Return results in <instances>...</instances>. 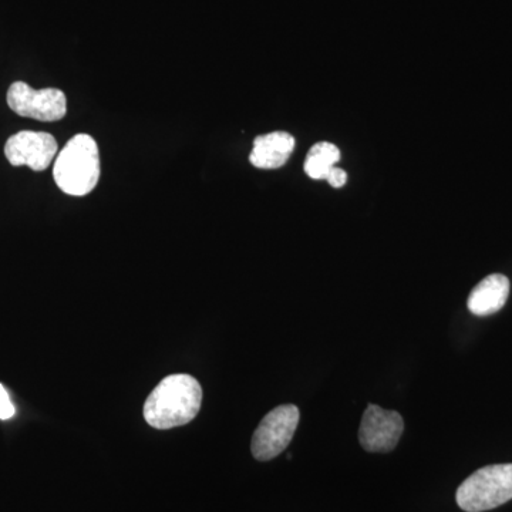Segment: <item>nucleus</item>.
Segmentation results:
<instances>
[{
    "mask_svg": "<svg viewBox=\"0 0 512 512\" xmlns=\"http://www.w3.org/2000/svg\"><path fill=\"white\" fill-rule=\"evenodd\" d=\"M458 507L466 512L494 510L512 500V464L480 468L458 487Z\"/></svg>",
    "mask_w": 512,
    "mask_h": 512,
    "instance_id": "3",
    "label": "nucleus"
},
{
    "mask_svg": "<svg viewBox=\"0 0 512 512\" xmlns=\"http://www.w3.org/2000/svg\"><path fill=\"white\" fill-rule=\"evenodd\" d=\"M8 104L19 116L46 123L62 120L67 113V99L62 90H35L25 82L9 87Z\"/></svg>",
    "mask_w": 512,
    "mask_h": 512,
    "instance_id": "5",
    "label": "nucleus"
},
{
    "mask_svg": "<svg viewBox=\"0 0 512 512\" xmlns=\"http://www.w3.org/2000/svg\"><path fill=\"white\" fill-rule=\"evenodd\" d=\"M326 181H328L333 188H342L343 185L346 184V181H348V174H346L342 168L332 167L329 170Z\"/></svg>",
    "mask_w": 512,
    "mask_h": 512,
    "instance_id": "12",
    "label": "nucleus"
},
{
    "mask_svg": "<svg viewBox=\"0 0 512 512\" xmlns=\"http://www.w3.org/2000/svg\"><path fill=\"white\" fill-rule=\"evenodd\" d=\"M404 431L402 414L367 404L360 424V446L369 453H390L399 444Z\"/></svg>",
    "mask_w": 512,
    "mask_h": 512,
    "instance_id": "6",
    "label": "nucleus"
},
{
    "mask_svg": "<svg viewBox=\"0 0 512 512\" xmlns=\"http://www.w3.org/2000/svg\"><path fill=\"white\" fill-rule=\"evenodd\" d=\"M201 384L190 375L164 377L144 403V419L158 430L185 426L200 413Z\"/></svg>",
    "mask_w": 512,
    "mask_h": 512,
    "instance_id": "1",
    "label": "nucleus"
},
{
    "mask_svg": "<svg viewBox=\"0 0 512 512\" xmlns=\"http://www.w3.org/2000/svg\"><path fill=\"white\" fill-rule=\"evenodd\" d=\"M15 413V406L10 402L8 392H6L5 387L0 384V420L12 419Z\"/></svg>",
    "mask_w": 512,
    "mask_h": 512,
    "instance_id": "11",
    "label": "nucleus"
},
{
    "mask_svg": "<svg viewBox=\"0 0 512 512\" xmlns=\"http://www.w3.org/2000/svg\"><path fill=\"white\" fill-rule=\"evenodd\" d=\"M510 295L507 276L493 274L484 278L468 296V311L476 316H490L504 308Z\"/></svg>",
    "mask_w": 512,
    "mask_h": 512,
    "instance_id": "9",
    "label": "nucleus"
},
{
    "mask_svg": "<svg viewBox=\"0 0 512 512\" xmlns=\"http://www.w3.org/2000/svg\"><path fill=\"white\" fill-rule=\"evenodd\" d=\"M56 138L43 131H20L6 141L5 156L13 167L28 165L33 171H45L55 160Z\"/></svg>",
    "mask_w": 512,
    "mask_h": 512,
    "instance_id": "7",
    "label": "nucleus"
},
{
    "mask_svg": "<svg viewBox=\"0 0 512 512\" xmlns=\"http://www.w3.org/2000/svg\"><path fill=\"white\" fill-rule=\"evenodd\" d=\"M295 138L285 131L258 136L254 140L249 161L261 170H276L288 163L289 157L295 150Z\"/></svg>",
    "mask_w": 512,
    "mask_h": 512,
    "instance_id": "8",
    "label": "nucleus"
},
{
    "mask_svg": "<svg viewBox=\"0 0 512 512\" xmlns=\"http://www.w3.org/2000/svg\"><path fill=\"white\" fill-rule=\"evenodd\" d=\"M301 413L293 404L271 410L259 423L252 437V454L258 461L274 460L284 453L298 429Z\"/></svg>",
    "mask_w": 512,
    "mask_h": 512,
    "instance_id": "4",
    "label": "nucleus"
},
{
    "mask_svg": "<svg viewBox=\"0 0 512 512\" xmlns=\"http://www.w3.org/2000/svg\"><path fill=\"white\" fill-rule=\"evenodd\" d=\"M339 160V148L335 144L322 141L309 150L305 160V173L312 180H326L330 168L335 167Z\"/></svg>",
    "mask_w": 512,
    "mask_h": 512,
    "instance_id": "10",
    "label": "nucleus"
},
{
    "mask_svg": "<svg viewBox=\"0 0 512 512\" xmlns=\"http://www.w3.org/2000/svg\"><path fill=\"white\" fill-rule=\"evenodd\" d=\"M53 177L64 194L73 197L90 194L100 180V154L96 140L89 134H77L67 141L56 157Z\"/></svg>",
    "mask_w": 512,
    "mask_h": 512,
    "instance_id": "2",
    "label": "nucleus"
}]
</instances>
